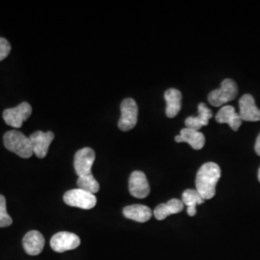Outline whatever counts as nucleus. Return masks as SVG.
<instances>
[{
	"label": "nucleus",
	"instance_id": "nucleus-1",
	"mask_svg": "<svg viewBox=\"0 0 260 260\" xmlns=\"http://www.w3.org/2000/svg\"><path fill=\"white\" fill-rule=\"evenodd\" d=\"M221 177V169L214 162L204 164L197 173V191L204 200H210L216 194V186Z\"/></svg>",
	"mask_w": 260,
	"mask_h": 260
},
{
	"label": "nucleus",
	"instance_id": "nucleus-2",
	"mask_svg": "<svg viewBox=\"0 0 260 260\" xmlns=\"http://www.w3.org/2000/svg\"><path fill=\"white\" fill-rule=\"evenodd\" d=\"M3 143L6 149L21 158L26 159L34 154L30 139L18 130H10L6 132L3 137Z\"/></svg>",
	"mask_w": 260,
	"mask_h": 260
},
{
	"label": "nucleus",
	"instance_id": "nucleus-3",
	"mask_svg": "<svg viewBox=\"0 0 260 260\" xmlns=\"http://www.w3.org/2000/svg\"><path fill=\"white\" fill-rule=\"evenodd\" d=\"M238 94L237 84L233 79H224L222 81L221 87L216 89L208 94V102L214 107H220L233 100Z\"/></svg>",
	"mask_w": 260,
	"mask_h": 260
},
{
	"label": "nucleus",
	"instance_id": "nucleus-4",
	"mask_svg": "<svg viewBox=\"0 0 260 260\" xmlns=\"http://www.w3.org/2000/svg\"><path fill=\"white\" fill-rule=\"evenodd\" d=\"M66 205L73 207H78L81 209H92L96 205L95 196L84 191L82 189H73L66 192L64 195Z\"/></svg>",
	"mask_w": 260,
	"mask_h": 260
},
{
	"label": "nucleus",
	"instance_id": "nucleus-5",
	"mask_svg": "<svg viewBox=\"0 0 260 260\" xmlns=\"http://www.w3.org/2000/svg\"><path fill=\"white\" fill-rule=\"evenodd\" d=\"M121 119L118 126L121 131L133 129L138 121V106L133 99H125L121 104Z\"/></svg>",
	"mask_w": 260,
	"mask_h": 260
},
{
	"label": "nucleus",
	"instance_id": "nucleus-6",
	"mask_svg": "<svg viewBox=\"0 0 260 260\" xmlns=\"http://www.w3.org/2000/svg\"><path fill=\"white\" fill-rule=\"evenodd\" d=\"M32 114V107L27 103L19 104L17 107L3 112L4 121L12 127L19 128Z\"/></svg>",
	"mask_w": 260,
	"mask_h": 260
},
{
	"label": "nucleus",
	"instance_id": "nucleus-7",
	"mask_svg": "<svg viewBox=\"0 0 260 260\" xmlns=\"http://www.w3.org/2000/svg\"><path fill=\"white\" fill-rule=\"evenodd\" d=\"M80 245V238L75 233L61 232L56 233L51 240L50 247L56 252H65L78 248Z\"/></svg>",
	"mask_w": 260,
	"mask_h": 260
},
{
	"label": "nucleus",
	"instance_id": "nucleus-8",
	"mask_svg": "<svg viewBox=\"0 0 260 260\" xmlns=\"http://www.w3.org/2000/svg\"><path fill=\"white\" fill-rule=\"evenodd\" d=\"M95 159V153L91 148L79 149L75 155V173L78 177H83L92 174V167Z\"/></svg>",
	"mask_w": 260,
	"mask_h": 260
},
{
	"label": "nucleus",
	"instance_id": "nucleus-9",
	"mask_svg": "<svg viewBox=\"0 0 260 260\" xmlns=\"http://www.w3.org/2000/svg\"><path fill=\"white\" fill-rule=\"evenodd\" d=\"M34 154L39 158H45L47 155L49 146L54 139V133L51 131L43 132L36 131L29 137Z\"/></svg>",
	"mask_w": 260,
	"mask_h": 260
},
{
	"label": "nucleus",
	"instance_id": "nucleus-10",
	"mask_svg": "<svg viewBox=\"0 0 260 260\" xmlns=\"http://www.w3.org/2000/svg\"><path fill=\"white\" fill-rule=\"evenodd\" d=\"M128 188L130 194L137 199H145L150 191L146 175L140 171H135L130 175Z\"/></svg>",
	"mask_w": 260,
	"mask_h": 260
},
{
	"label": "nucleus",
	"instance_id": "nucleus-11",
	"mask_svg": "<svg viewBox=\"0 0 260 260\" xmlns=\"http://www.w3.org/2000/svg\"><path fill=\"white\" fill-rule=\"evenodd\" d=\"M239 116L242 121H260V109L256 106L254 99L251 94H244L239 101Z\"/></svg>",
	"mask_w": 260,
	"mask_h": 260
},
{
	"label": "nucleus",
	"instance_id": "nucleus-12",
	"mask_svg": "<svg viewBox=\"0 0 260 260\" xmlns=\"http://www.w3.org/2000/svg\"><path fill=\"white\" fill-rule=\"evenodd\" d=\"M22 245L24 251L29 255L40 254L45 247V238L43 234L38 231H31L23 237Z\"/></svg>",
	"mask_w": 260,
	"mask_h": 260
},
{
	"label": "nucleus",
	"instance_id": "nucleus-13",
	"mask_svg": "<svg viewBox=\"0 0 260 260\" xmlns=\"http://www.w3.org/2000/svg\"><path fill=\"white\" fill-rule=\"evenodd\" d=\"M216 121L219 123H228L233 131H237L241 126L242 119L239 113L235 111L232 105H224L216 115Z\"/></svg>",
	"mask_w": 260,
	"mask_h": 260
},
{
	"label": "nucleus",
	"instance_id": "nucleus-14",
	"mask_svg": "<svg viewBox=\"0 0 260 260\" xmlns=\"http://www.w3.org/2000/svg\"><path fill=\"white\" fill-rule=\"evenodd\" d=\"M177 143H188L193 149L200 150L203 149L205 144V135L198 130L185 127L180 131V134L175 138Z\"/></svg>",
	"mask_w": 260,
	"mask_h": 260
},
{
	"label": "nucleus",
	"instance_id": "nucleus-15",
	"mask_svg": "<svg viewBox=\"0 0 260 260\" xmlns=\"http://www.w3.org/2000/svg\"><path fill=\"white\" fill-rule=\"evenodd\" d=\"M199 115L197 117H188L185 120L186 127L191 129L198 130L206 126L209 122V120L212 118L213 113L205 105V103H200L198 106Z\"/></svg>",
	"mask_w": 260,
	"mask_h": 260
},
{
	"label": "nucleus",
	"instance_id": "nucleus-16",
	"mask_svg": "<svg viewBox=\"0 0 260 260\" xmlns=\"http://www.w3.org/2000/svg\"><path fill=\"white\" fill-rule=\"evenodd\" d=\"M123 216L139 223H146L152 216L150 208L143 205H128L123 208Z\"/></svg>",
	"mask_w": 260,
	"mask_h": 260
},
{
	"label": "nucleus",
	"instance_id": "nucleus-17",
	"mask_svg": "<svg viewBox=\"0 0 260 260\" xmlns=\"http://www.w3.org/2000/svg\"><path fill=\"white\" fill-rule=\"evenodd\" d=\"M181 92L175 88L168 89L165 92V101L167 103L166 106V115L168 118H175L181 109Z\"/></svg>",
	"mask_w": 260,
	"mask_h": 260
},
{
	"label": "nucleus",
	"instance_id": "nucleus-18",
	"mask_svg": "<svg viewBox=\"0 0 260 260\" xmlns=\"http://www.w3.org/2000/svg\"><path fill=\"white\" fill-rule=\"evenodd\" d=\"M183 208H184V205H183L182 201L177 200V199H172L166 204H161V205H158L153 214L158 221H162V220L166 219L170 215L181 212L183 210Z\"/></svg>",
	"mask_w": 260,
	"mask_h": 260
},
{
	"label": "nucleus",
	"instance_id": "nucleus-19",
	"mask_svg": "<svg viewBox=\"0 0 260 260\" xmlns=\"http://www.w3.org/2000/svg\"><path fill=\"white\" fill-rule=\"evenodd\" d=\"M205 201L197 190L187 189L182 194V203L187 206V213L191 217L197 213V205L204 204Z\"/></svg>",
	"mask_w": 260,
	"mask_h": 260
},
{
	"label": "nucleus",
	"instance_id": "nucleus-20",
	"mask_svg": "<svg viewBox=\"0 0 260 260\" xmlns=\"http://www.w3.org/2000/svg\"><path fill=\"white\" fill-rule=\"evenodd\" d=\"M77 186L79 189L92 193L93 195L100 191V183L93 177V174L83 176V177H78Z\"/></svg>",
	"mask_w": 260,
	"mask_h": 260
},
{
	"label": "nucleus",
	"instance_id": "nucleus-21",
	"mask_svg": "<svg viewBox=\"0 0 260 260\" xmlns=\"http://www.w3.org/2000/svg\"><path fill=\"white\" fill-rule=\"evenodd\" d=\"M12 223L13 220L6 209V200L4 196L0 195V228H7Z\"/></svg>",
	"mask_w": 260,
	"mask_h": 260
},
{
	"label": "nucleus",
	"instance_id": "nucleus-22",
	"mask_svg": "<svg viewBox=\"0 0 260 260\" xmlns=\"http://www.w3.org/2000/svg\"><path fill=\"white\" fill-rule=\"evenodd\" d=\"M11 51V45L5 38H0V62L7 58Z\"/></svg>",
	"mask_w": 260,
	"mask_h": 260
},
{
	"label": "nucleus",
	"instance_id": "nucleus-23",
	"mask_svg": "<svg viewBox=\"0 0 260 260\" xmlns=\"http://www.w3.org/2000/svg\"><path fill=\"white\" fill-rule=\"evenodd\" d=\"M254 149H255V152H256V154H257V155H259L260 156V134L258 135L257 139H256V142H255Z\"/></svg>",
	"mask_w": 260,
	"mask_h": 260
},
{
	"label": "nucleus",
	"instance_id": "nucleus-24",
	"mask_svg": "<svg viewBox=\"0 0 260 260\" xmlns=\"http://www.w3.org/2000/svg\"><path fill=\"white\" fill-rule=\"evenodd\" d=\"M258 180L260 181V168L259 170H258Z\"/></svg>",
	"mask_w": 260,
	"mask_h": 260
}]
</instances>
